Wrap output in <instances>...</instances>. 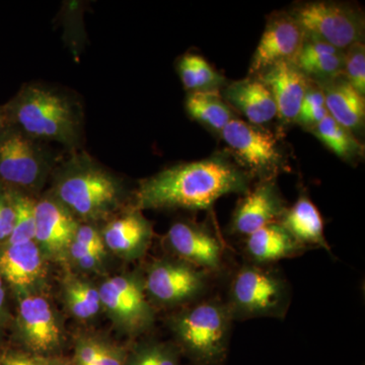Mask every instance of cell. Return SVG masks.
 Here are the masks:
<instances>
[{
    "instance_id": "1",
    "label": "cell",
    "mask_w": 365,
    "mask_h": 365,
    "mask_svg": "<svg viewBox=\"0 0 365 365\" xmlns=\"http://www.w3.org/2000/svg\"><path fill=\"white\" fill-rule=\"evenodd\" d=\"M251 175L227 158L215 155L180 163L143 180L131 207L138 210H208L220 197L248 193Z\"/></svg>"
},
{
    "instance_id": "2",
    "label": "cell",
    "mask_w": 365,
    "mask_h": 365,
    "mask_svg": "<svg viewBox=\"0 0 365 365\" xmlns=\"http://www.w3.org/2000/svg\"><path fill=\"white\" fill-rule=\"evenodd\" d=\"M49 193L79 222L98 225L125 208L123 182L86 153H74L55 168Z\"/></svg>"
},
{
    "instance_id": "3",
    "label": "cell",
    "mask_w": 365,
    "mask_h": 365,
    "mask_svg": "<svg viewBox=\"0 0 365 365\" xmlns=\"http://www.w3.org/2000/svg\"><path fill=\"white\" fill-rule=\"evenodd\" d=\"M2 110L6 124L40 143L55 141L71 150L81 143V110L57 88L38 83L24 86Z\"/></svg>"
},
{
    "instance_id": "4",
    "label": "cell",
    "mask_w": 365,
    "mask_h": 365,
    "mask_svg": "<svg viewBox=\"0 0 365 365\" xmlns=\"http://www.w3.org/2000/svg\"><path fill=\"white\" fill-rule=\"evenodd\" d=\"M232 313L220 299H201L168 319L173 342L193 365H223L230 351Z\"/></svg>"
},
{
    "instance_id": "5",
    "label": "cell",
    "mask_w": 365,
    "mask_h": 365,
    "mask_svg": "<svg viewBox=\"0 0 365 365\" xmlns=\"http://www.w3.org/2000/svg\"><path fill=\"white\" fill-rule=\"evenodd\" d=\"M292 294L289 281L279 270L247 261L230 278L225 302L235 322L284 319Z\"/></svg>"
},
{
    "instance_id": "6",
    "label": "cell",
    "mask_w": 365,
    "mask_h": 365,
    "mask_svg": "<svg viewBox=\"0 0 365 365\" xmlns=\"http://www.w3.org/2000/svg\"><path fill=\"white\" fill-rule=\"evenodd\" d=\"M51 151L13 125L0 128V181L38 197L55 169Z\"/></svg>"
},
{
    "instance_id": "7",
    "label": "cell",
    "mask_w": 365,
    "mask_h": 365,
    "mask_svg": "<svg viewBox=\"0 0 365 365\" xmlns=\"http://www.w3.org/2000/svg\"><path fill=\"white\" fill-rule=\"evenodd\" d=\"M98 287L103 313L118 332L135 338L155 327L157 309L146 294L143 271L109 276Z\"/></svg>"
},
{
    "instance_id": "8",
    "label": "cell",
    "mask_w": 365,
    "mask_h": 365,
    "mask_svg": "<svg viewBox=\"0 0 365 365\" xmlns=\"http://www.w3.org/2000/svg\"><path fill=\"white\" fill-rule=\"evenodd\" d=\"M11 322L13 339L18 349L34 354H62L67 332L64 318L48 292L16 297Z\"/></svg>"
},
{
    "instance_id": "9",
    "label": "cell",
    "mask_w": 365,
    "mask_h": 365,
    "mask_svg": "<svg viewBox=\"0 0 365 365\" xmlns=\"http://www.w3.org/2000/svg\"><path fill=\"white\" fill-rule=\"evenodd\" d=\"M143 276L146 294L153 306L177 309L203 299L212 277L172 256L151 262Z\"/></svg>"
},
{
    "instance_id": "10",
    "label": "cell",
    "mask_w": 365,
    "mask_h": 365,
    "mask_svg": "<svg viewBox=\"0 0 365 365\" xmlns=\"http://www.w3.org/2000/svg\"><path fill=\"white\" fill-rule=\"evenodd\" d=\"M307 36L343 51L361 42L364 21L359 11L345 4L314 1L302 4L290 14Z\"/></svg>"
},
{
    "instance_id": "11",
    "label": "cell",
    "mask_w": 365,
    "mask_h": 365,
    "mask_svg": "<svg viewBox=\"0 0 365 365\" xmlns=\"http://www.w3.org/2000/svg\"><path fill=\"white\" fill-rule=\"evenodd\" d=\"M230 151L239 158L242 169L261 181L272 180L284 168L278 140L272 132L242 120L232 119L222 131Z\"/></svg>"
},
{
    "instance_id": "12",
    "label": "cell",
    "mask_w": 365,
    "mask_h": 365,
    "mask_svg": "<svg viewBox=\"0 0 365 365\" xmlns=\"http://www.w3.org/2000/svg\"><path fill=\"white\" fill-rule=\"evenodd\" d=\"M49 265L35 241L0 245V277L14 299L49 292Z\"/></svg>"
},
{
    "instance_id": "13",
    "label": "cell",
    "mask_w": 365,
    "mask_h": 365,
    "mask_svg": "<svg viewBox=\"0 0 365 365\" xmlns=\"http://www.w3.org/2000/svg\"><path fill=\"white\" fill-rule=\"evenodd\" d=\"M170 256L205 271L211 276L225 267V247L206 225L180 220L173 223L163 239Z\"/></svg>"
},
{
    "instance_id": "14",
    "label": "cell",
    "mask_w": 365,
    "mask_h": 365,
    "mask_svg": "<svg viewBox=\"0 0 365 365\" xmlns=\"http://www.w3.org/2000/svg\"><path fill=\"white\" fill-rule=\"evenodd\" d=\"M35 218L34 241L50 263L64 265L67 250L81 222L49 192L38 197Z\"/></svg>"
},
{
    "instance_id": "15",
    "label": "cell",
    "mask_w": 365,
    "mask_h": 365,
    "mask_svg": "<svg viewBox=\"0 0 365 365\" xmlns=\"http://www.w3.org/2000/svg\"><path fill=\"white\" fill-rule=\"evenodd\" d=\"M100 230L108 253L125 262L143 258L153 242V223L131 206L113 215Z\"/></svg>"
},
{
    "instance_id": "16",
    "label": "cell",
    "mask_w": 365,
    "mask_h": 365,
    "mask_svg": "<svg viewBox=\"0 0 365 365\" xmlns=\"http://www.w3.org/2000/svg\"><path fill=\"white\" fill-rule=\"evenodd\" d=\"M287 209L275 181H261L237 203L230 222V232L248 237L266 225L279 222Z\"/></svg>"
},
{
    "instance_id": "17",
    "label": "cell",
    "mask_w": 365,
    "mask_h": 365,
    "mask_svg": "<svg viewBox=\"0 0 365 365\" xmlns=\"http://www.w3.org/2000/svg\"><path fill=\"white\" fill-rule=\"evenodd\" d=\"M304 35L292 16L269 21L255 51L250 73H259L281 61L295 62L304 44Z\"/></svg>"
},
{
    "instance_id": "18",
    "label": "cell",
    "mask_w": 365,
    "mask_h": 365,
    "mask_svg": "<svg viewBox=\"0 0 365 365\" xmlns=\"http://www.w3.org/2000/svg\"><path fill=\"white\" fill-rule=\"evenodd\" d=\"M272 93L277 117L284 122L297 120L309 81L294 62L281 61L263 71L259 78Z\"/></svg>"
},
{
    "instance_id": "19",
    "label": "cell",
    "mask_w": 365,
    "mask_h": 365,
    "mask_svg": "<svg viewBox=\"0 0 365 365\" xmlns=\"http://www.w3.org/2000/svg\"><path fill=\"white\" fill-rule=\"evenodd\" d=\"M279 222L271 223L249 235L244 252L248 262L271 265L275 262L294 258L306 251Z\"/></svg>"
},
{
    "instance_id": "20",
    "label": "cell",
    "mask_w": 365,
    "mask_h": 365,
    "mask_svg": "<svg viewBox=\"0 0 365 365\" xmlns=\"http://www.w3.org/2000/svg\"><path fill=\"white\" fill-rule=\"evenodd\" d=\"M225 98L248 118L251 124L268 123L277 116L272 93L259 78H247L230 83L225 90Z\"/></svg>"
},
{
    "instance_id": "21",
    "label": "cell",
    "mask_w": 365,
    "mask_h": 365,
    "mask_svg": "<svg viewBox=\"0 0 365 365\" xmlns=\"http://www.w3.org/2000/svg\"><path fill=\"white\" fill-rule=\"evenodd\" d=\"M60 297L66 314L81 323L103 313L98 283L67 268L60 281Z\"/></svg>"
},
{
    "instance_id": "22",
    "label": "cell",
    "mask_w": 365,
    "mask_h": 365,
    "mask_svg": "<svg viewBox=\"0 0 365 365\" xmlns=\"http://www.w3.org/2000/svg\"><path fill=\"white\" fill-rule=\"evenodd\" d=\"M278 222L304 248L314 247L331 252L324 232L321 213L304 194L299 196L292 207L285 210Z\"/></svg>"
},
{
    "instance_id": "23",
    "label": "cell",
    "mask_w": 365,
    "mask_h": 365,
    "mask_svg": "<svg viewBox=\"0 0 365 365\" xmlns=\"http://www.w3.org/2000/svg\"><path fill=\"white\" fill-rule=\"evenodd\" d=\"M323 91L329 116L351 133L364 127V97L346 79L331 81Z\"/></svg>"
},
{
    "instance_id": "24",
    "label": "cell",
    "mask_w": 365,
    "mask_h": 365,
    "mask_svg": "<svg viewBox=\"0 0 365 365\" xmlns=\"http://www.w3.org/2000/svg\"><path fill=\"white\" fill-rule=\"evenodd\" d=\"M73 365H124L128 347L107 334L83 331L72 338Z\"/></svg>"
},
{
    "instance_id": "25",
    "label": "cell",
    "mask_w": 365,
    "mask_h": 365,
    "mask_svg": "<svg viewBox=\"0 0 365 365\" xmlns=\"http://www.w3.org/2000/svg\"><path fill=\"white\" fill-rule=\"evenodd\" d=\"M185 106L192 119L220 133L234 119L230 106L217 91H192L187 96Z\"/></svg>"
},
{
    "instance_id": "26",
    "label": "cell",
    "mask_w": 365,
    "mask_h": 365,
    "mask_svg": "<svg viewBox=\"0 0 365 365\" xmlns=\"http://www.w3.org/2000/svg\"><path fill=\"white\" fill-rule=\"evenodd\" d=\"M178 71L182 86L189 91H217L225 78L206 61L197 54H187L180 59Z\"/></svg>"
},
{
    "instance_id": "27",
    "label": "cell",
    "mask_w": 365,
    "mask_h": 365,
    "mask_svg": "<svg viewBox=\"0 0 365 365\" xmlns=\"http://www.w3.org/2000/svg\"><path fill=\"white\" fill-rule=\"evenodd\" d=\"M181 356L174 342L148 338L128 347L124 365H182Z\"/></svg>"
},
{
    "instance_id": "28",
    "label": "cell",
    "mask_w": 365,
    "mask_h": 365,
    "mask_svg": "<svg viewBox=\"0 0 365 365\" xmlns=\"http://www.w3.org/2000/svg\"><path fill=\"white\" fill-rule=\"evenodd\" d=\"M314 134L342 160H352L361 153V145L351 132L341 126L329 115L314 127Z\"/></svg>"
},
{
    "instance_id": "29",
    "label": "cell",
    "mask_w": 365,
    "mask_h": 365,
    "mask_svg": "<svg viewBox=\"0 0 365 365\" xmlns=\"http://www.w3.org/2000/svg\"><path fill=\"white\" fill-rule=\"evenodd\" d=\"M13 189L16 222L11 237L6 244L34 241L36 227V202L38 197Z\"/></svg>"
},
{
    "instance_id": "30",
    "label": "cell",
    "mask_w": 365,
    "mask_h": 365,
    "mask_svg": "<svg viewBox=\"0 0 365 365\" xmlns=\"http://www.w3.org/2000/svg\"><path fill=\"white\" fill-rule=\"evenodd\" d=\"M307 76L331 81L338 78L344 68V54H326L309 59H297L294 62Z\"/></svg>"
},
{
    "instance_id": "31",
    "label": "cell",
    "mask_w": 365,
    "mask_h": 365,
    "mask_svg": "<svg viewBox=\"0 0 365 365\" xmlns=\"http://www.w3.org/2000/svg\"><path fill=\"white\" fill-rule=\"evenodd\" d=\"M346 81L355 88L360 95L365 93V48L364 43L359 42L350 46L344 54V68Z\"/></svg>"
},
{
    "instance_id": "32",
    "label": "cell",
    "mask_w": 365,
    "mask_h": 365,
    "mask_svg": "<svg viewBox=\"0 0 365 365\" xmlns=\"http://www.w3.org/2000/svg\"><path fill=\"white\" fill-rule=\"evenodd\" d=\"M0 365H73V362L63 354H34L16 348L0 353Z\"/></svg>"
},
{
    "instance_id": "33",
    "label": "cell",
    "mask_w": 365,
    "mask_h": 365,
    "mask_svg": "<svg viewBox=\"0 0 365 365\" xmlns=\"http://www.w3.org/2000/svg\"><path fill=\"white\" fill-rule=\"evenodd\" d=\"M16 222L13 189L0 181V245L6 242L13 232Z\"/></svg>"
},
{
    "instance_id": "34",
    "label": "cell",
    "mask_w": 365,
    "mask_h": 365,
    "mask_svg": "<svg viewBox=\"0 0 365 365\" xmlns=\"http://www.w3.org/2000/svg\"><path fill=\"white\" fill-rule=\"evenodd\" d=\"M107 251H93L81 255L67 262L66 267L76 273L100 274L107 265Z\"/></svg>"
},
{
    "instance_id": "35",
    "label": "cell",
    "mask_w": 365,
    "mask_h": 365,
    "mask_svg": "<svg viewBox=\"0 0 365 365\" xmlns=\"http://www.w3.org/2000/svg\"><path fill=\"white\" fill-rule=\"evenodd\" d=\"M14 314L9 306V289L0 277V341L4 339L7 330L11 329Z\"/></svg>"
},
{
    "instance_id": "36",
    "label": "cell",
    "mask_w": 365,
    "mask_h": 365,
    "mask_svg": "<svg viewBox=\"0 0 365 365\" xmlns=\"http://www.w3.org/2000/svg\"><path fill=\"white\" fill-rule=\"evenodd\" d=\"M6 124V119H4V110H2V106L0 107V128Z\"/></svg>"
}]
</instances>
